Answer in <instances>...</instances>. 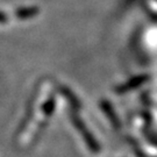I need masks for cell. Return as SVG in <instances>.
Wrapping results in <instances>:
<instances>
[{"label": "cell", "instance_id": "cell-1", "mask_svg": "<svg viewBox=\"0 0 157 157\" xmlns=\"http://www.w3.org/2000/svg\"><path fill=\"white\" fill-rule=\"evenodd\" d=\"M77 127H78V128H80V129H85L84 128V126H83V124H82V122H77ZM85 133V132H84ZM85 135H86V137H85V140L87 141V142H89V143H90V146L91 147H93V149H95V144H94V142H93V140H91V139H89V135L86 134V133H85Z\"/></svg>", "mask_w": 157, "mask_h": 157}]
</instances>
